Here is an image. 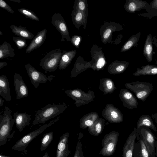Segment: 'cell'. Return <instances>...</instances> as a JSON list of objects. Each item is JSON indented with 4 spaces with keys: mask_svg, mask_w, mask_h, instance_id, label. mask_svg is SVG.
I'll return each mask as SVG.
<instances>
[{
    "mask_svg": "<svg viewBox=\"0 0 157 157\" xmlns=\"http://www.w3.org/2000/svg\"><path fill=\"white\" fill-rule=\"evenodd\" d=\"M60 117L52 120L47 124H44L37 129L25 136L18 140L12 147L11 149L17 151H25L28 145L38 136L42 133L48 128L52 126L59 120Z\"/></svg>",
    "mask_w": 157,
    "mask_h": 157,
    "instance_id": "3957f363",
    "label": "cell"
},
{
    "mask_svg": "<svg viewBox=\"0 0 157 157\" xmlns=\"http://www.w3.org/2000/svg\"><path fill=\"white\" fill-rule=\"evenodd\" d=\"M118 135L109 133L104 137L102 142V148L100 153L105 156H109L114 152Z\"/></svg>",
    "mask_w": 157,
    "mask_h": 157,
    "instance_id": "9c48e42d",
    "label": "cell"
},
{
    "mask_svg": "<svg viewBox=\"0 0 157 157\" xmlns=\"http://www.w3.org/2000/svg\"><path fill=\"white\" fill-rule=\"evenodd\" d=\"M42 157H50L48 155V153L47 152H46L44 154L43 156Z\"/></svg>",
    "mask_w": 157,
    "mask_h": 157,
    "instance_id": "f6af8a7d",
    "label": "cell"
},
{
    "mask_svg": "<svg viewBox=\"0 0 157 157\" xmlns=\"http://www.w3.org/2000/svg\"><path fill=\"white\" fill-rule=\"evenodd\" d=\"M66 107L62 104H49L36 111L33 124L44 123L48 121L59 115L65 109Z\"/></svg>",
    "mask_w": 157,
    "mask_h": 157,
    "instance_id": "6da1fadb",
    "label": "cell"
},
{
    "mask_svg": "<svg viewBox=\"0 0 157 157\" xmlns=\"http://www.w3.org/2000/svg\"><path fill=\"white\" fill-rule=\"evenodd\" d=\"M88 16V15L87 1L86 0H76L74 5Z\"/></svg>",
    "mask_w": 157,
    "mask_h": 157,
    "instance_id": "4316f807",
    "label": "cell"
},
{
    "mask_svg": "<svg viewBox=\"0 0 157 157\" xmlns=\"http://www.w3.org/2000/svg\"><path fill=\"white\" fill-rule=\"evenodd\" d=\"M66 52L60 48L49 52L41 59L40 65L46 71H54L59 66L62 56Z\"/></svg>",
    "mask_w": 157,
    "mask_h": 157,
    "instance_id": "277c9868",
    "label": "cell"
},
{
    "mask_svg": "<svg viewBox=\"0 0 157 157\" xmlns=\"http://www.w3.org/2000/svg\"><path fill=\"white\" fill-rule=\"evenodd\" d=\"M126 87L132 91L136 98L144 102L150 95L153 89L151 83L137 81L127 83Z\"/></svg>",
    "mask_w": 157,
    "mask_h": 157,
    "instance_id": "5b68a950",
    "label": "cell"
},
{
    "mask_svg": "<svg viewBox=\"0 0 157 157\" xmlns=\"http://www.w3.org/2000/svg\"><path fill=\"white\" fill-rule=\"evenodd\" d=\"M82 37L78 35H74L71 38V43L75 47L78 48Z\"/></svg>",
    "mask_w": 157,
    "mask_h": 157,
    "instance_id": "1f68e13d",
    "label": "cell"
},
{
    "mask_svg": "<svg viewBox=\"0 0 157 157\" xmlns=\"http://www.w3.org/2000/svg\"><path fill=\"white\" fill-rule=\"evenodd\" d=\"M11 1H13V2H17L18 3H20L21 2L20 0H10Z\"/></svg>",
    "mask_w": 157,
    "mask_h": 157,
    "instance_id": "bcb514c9",
    "label": "cell"
},
{
    "mask_svg": "<svg viewBox=\"0 0 157 157\" xmlns=\"http://www.w3.org/2000/svg\"><path fill=\"white\" fill-rule=\"evenodd\" d=\"M3 35V33H2V31H0V35Z\"/></svg>",
    "mask_w": 157,
    "mask_h": 157,
    "instance_id": "c3c4849f",
    "label": "cell"
},
{
    "mask_svg": "<svg viewBox=\"0 0 157 157\" xmlns=\"http://www.w3.org/2000/svg\"><path fill=\"white\" fill-rule=\"evenodd\" d=\"M7 76L2 75L0 76V96L6 101L11 100L9 82Z\"/></svg>",
    "mask_w": 157,
    "mask_h": 157,
    "instance_id": "d6986e66",
    "label": "cell"
},
{
    "mask_svg": "<svg viewBox=\"0 0 157 157\" xmlns=\"http://www.w3.org/2000/svg\"><path fill=\"white\" fill-rule=\"evenodd\" d=\"M135 40L133 38L129 39L123 46L121 52H123L128 50L133 45Z\"/></svg>",
    "mask_w": 157,
    "mask_h": 157,
    "instance_id": "d6a6232c",
    "label": "cell"
},
{
    "mask_svg": "<svg viewBox=\"0 0 157 157\" xmlns=\"http://www.w3.org/2000/svg\"><path fill=\"white\" fill-rule=\"evenodd\" d=\"M25 67L31 82L35 88H37L40 84L45 83L49 80L43 73L37 71L29 64L25 65Z\"/></svg>",
    "mask_w": 157,
    "mask_h": 157,
    "instance_id": "30bf717a",
    "label": "cell"
},
{
    "mask_svg": "<svg viewBox=\"0 0 157 157\" xmlns=\"http://www.w3.org/2000/svg\"><path fill=\"white\" fill-rule=\"evenodd\" d=\"M111 115L112 117L113 118H116L118 117V114L114 111H112L111 113Z\"/></svg>",
    "mask_w": 157,
    "mask_h": 157,
    "instance_id": "ab89813d",
    "label": "cell"
},
{
    "mask_svg": "<svg viewBox=\"0 0 157 157\" xmlns=\"http://www.w3.org/2000/svg\"><path fill=\"white\" fill-rule=\"evenodd\" d=\"M128 6H126V8H128V10L130 12L134 11L136 9V5L133 2H131L128 3Z\"/></svg>",
    "mask_w": 157,
    "mask_h": 157,
    "instance_id": "8d00e7d4",
    "label": "cell"
},
{
    "mask_svg": "<svg viewBox=\"0 0 157 157\" xmlns=\"http://www.w3.org/2000/svg\"><path fill=\"white\" fill-rule=\"evenodd\" d=\"M51 23L60 33L62 37L61 41L64 42L65 38L67 41L71 42V38L67 24L60 14L56 13H54L52 17Z\"/></svg>",
    "mask_w": 157,
    "mask_h": 157,
    "instance_id": "52a82bcc",
    "label": "cell"
},
{
    "mask_svg": "<svg viewBox=\"0 0 157 157\" xmlns=\"http://www.w3.org/2000/svg\"><path fill=\"white\" fill-rule=\"evenodd\" d=\"M138 134L136 128H134L133 130L127 139L124 146L123 157H133L135 142Z\"/></svg>",
    "mask_w": 157,
    "mask_h": 157,
    "instance_id": "4fadbf2b",
    "label": "cell"
},
{
    "mask_svg": "<svg viewBox=\"0 0 157 157\" xmlns=\"http://www.w3.org/2000/svg\"><path fill=\"white\" fill-rule=\"evenodd\" d=\"M136 130L151 155L152 157H155V143L156 137L150 128L147 127L141 126Z\"/></svg>",
    "mask_w": 157,
    "mask_h": 157,
    "instance_id": "8992f818",
    "label": "cell"
},
{
    "mask_svg": "<svg viewBox=\"0 0 157 157\" xmlns=\"http://www.w3.org/2000/svg\"><path fill=\"white\" fill-rule=\"evenodd\" d=\"M12 32L19 37L27 39H33L34 35L27 30L25 27L19 26H17L13 25L10 26Z\"/></svg>",
    "mask_w": 157,
    "mask_h": 157,
    "instance_id": "603a6c76",
    "label": "cell"
},
{
    "mask_svg": "<svg viewBox=\"0 0 157 157\" xmlns=\"http://www.w3.org/2000/svg\"><path fill=\"white\" fill-rule=\"evenodd\" d=\"M155 155L157 157V140L155 141Z\"/></svg>",
    "mask_w": 157,
    "mask_h": 157,
    "instance_id": "7bdbcfd3",
    "label": "cell"
},
{
    "mask_svg": "<svg viewBox=\"0 0 157 157\" xmlns=\"http://www.w3.org/2000/svg\"><path fill=\"white\" fill-rule=\"evenodd\" d=\"M7 65V63L6 62L0 61V69Z\"/></svg>",
    "mask_w": 157,
    "mask_h": 157,
    "instance_id": "60d3db41",
    "label": "cell"
},
{
    "mask_svg": "<svg viewBox=\"0 0 157 157\" xmlns=\"http://www.w3.org/2000/svg\"><path fill=\"white\" fill-rule=\"evenodd\" d=\"M94 129V130L92 132V134L96 136L98 135L101 131L102 126L101 124L99 123L95 125V128Z\"/></svg>",
    "mask_w": 157,
    "mask_h": 157,
    "instance_id": "e575fe53",
    "label": "cell"
},
{
    "mask_svg": "<svg viewBox=\"0 0 157 157\" xmlns=\"http://www.w3.org/2000/svg\"><path fill=\"white\" fill-rule=\"evenodd\" d=\"M128 63L125 61L120 62L117 60L114 61L110 65V66L114 68L115 70L118 72H122L126 69Z\"/></svg>",
    "mask_w": 157,
    "mask_h": 157,
    "instance_id": "83f0119b",
    "label": "cell"
},
{
    "mask_svg": "<svg viewBox=\"0 0 157 157\" xmlns=\"http://www.w3.org/2000/svg\"><path fill=\"white\" fill-rule=\"evenodd\" d=\"M69 134L66 132L60 137L57 146L56 157H67L70 153L68 144Z\"/></svg>",
    "mask_w": 157,
    "mask_h": 157,
    "instance_id": "5bb4252c",
    "label": "cell"
},
{
    "mask_svg": "<svg viewBox=\"0 0 157 157\" xmlns=\"http://www.w3.org/2000/svg\"><path fill=\"white\" fill-rule=\"evenodd\" d=\"M135 142L133 157H152L147 149L141 138L139 136Z\"/></svg>",
    "mask_w": 157,
    "mask_h": 157,
    "instance_id": "ac0fdd59",
    "label": "cell"
},
{
    "mask_svg": "<svg viewBox=\"0 0 157 157\" xmlns=\"http://www.w3.org/2000/svg\"><path fill=\"white\" fill-rule=\"evenodd\" d=\"M152 48L151 42H148L147 40L144 48V53L147 57V59L149 62L152 60Z\"/></svg>",
    "mask_w": 157,
    "mask_h": 157,
    "instance_id": "4dcf8cb0",
    "label": "cell"
},
{
    "mask_svg": "<svg viewBox=\"0 0 157 157\" xmlns=\"http://www.w3.org/2000/svg\"><path fill=\"white\" fill-rule=\"evenodd\" d=\"M88 16L74 6L71 12L72 22L75 27L79 29L81 26H83L85 29L86 25Z\"/></svg>",
    "mask_w": 157,
    "mask_h": 157,
    "instance_id": "9a60e30c",
    "label": "cell"
},
{
    "mask_svg": "<svg viewBox=\"0 0 157 157\" xmlns=\"http://www.w3.org/2000/svg\"><path fill=\"white\" fill-rule=\"evenodd\" d=\"M106 86L108 89H111L113 86L112 82L110 80H108L106 82Z\"/></svg>",
    "mask_w": 157,
    "mask_h": 157,
    "instance_id": "f35d334b",
    "label": "cell"
},
{
    "mask_svg": "<svg viewBox=\"0 0 157 157\" xmlns=\"http://www.w3.org/2000/svg\"><path fill=\"white\" fill-rule=\"evenodd\" d=\"M18 11L26 18L36 21L40 20L39 18L36 14L29 10L25 8H20L18 9Z\"/></svg>",
    "mask_w": 157,
    "mask_h": 157,
    "instance_id": "f1b7e54d",
    "label": "cell"
},
{
    "mask_svg": "<svg viewBox=\"0 0 157 157\" xmlns=\"http://www.w3.org/2000/svg\"><path fill=\"white\" fill-rule=\"evenodd\" d=\"M90 53L92 61H94L96 64V67L98 69L102 68L106 62L102 48L99 47L96 44H94L92 47Z\"/></svg>",
    "mask_w": 157,
    "mask_h": 157,
    "instance_id": "7c38bea8",
    "label": "cell"
},
{
    "mask_svg": "<svg viewBox=\"0 0 157 157\" xmlns=\"http://www.w3.org/2000/svg\"><path fill=\"white\" fill-rule=\"evenodd\" d=\"M0 157H12L10 156H8L5 155H3L0 154Z\"/></svg>",
    "mask_w": 157,
    "mask_h": 157,
    "instance_id": "7dc6e473",
    "label": "cell"
},
{
    "mask_svg": "<svg viewBox=\"0 0 157 157\" xmlns=\"http://www.w3.org/2000/svg\"><path fill=\"white\" fill-rule=\"evenodd\" d=\"M143 126L151 129L155 132L157 131V128L152 118L147 114L142 115L139 117L137 123L136 129H137L140 127Z\"/></svg>",
    "mask_w": 157,
    "mask_h": 157,
    "instance_id": "44dd1931",
    "label": "cell"
},
{
    "mask_svg": "<svg viewBox=\"0 0 157 157\" xmlns=\"http://www.w3.org/2000/svg\"><path fill=\"white\" fill-rule=\"evenodd\" d=\"M65 92L68 95L71 94L74 97H79L81 96V94L80 92L76 90H73L71 91L70 90H67Z\"/></svg>",
    "mask_w": 157,
    "mask_h": 157,
    "instance_id": "d590c367",
    "label": "cell"
},
{
    "mask_svg": "<svg viewBox=\"0 0 157 157\" xmlns=\"http://www.w3.org/2000/svg\"><path fill=\"white\" fill-rule=\"evenodd\" d=\"M47 32V30L45 28L39 32L29 45L25 52L30 53L34 49L40 47L45 40Z\"/></svg>",
    "mask_w": 157,
    "mask_h": 157,
    "instance_id": "2e32d148",
    "label": "cell"
},
{
    "mask_svg": "<svg viewBox=\"0 0 157 157\" xmlns=\"http://www.w3.org/2000/svg\"><path fill=\"white\" fill-rule=\"evenodd\" d=\"M77 53L76 50L67 52L62 56L58 67L60 70L65 69L71 63Z\"/></svg>",
    "mask_w": 157,
    "mask_h": 157,
    "instance_id": "cb8c5ba5",
    "label": "cell"
},
{
    "mask_svg": "<svg viewBox=\"0 0 157 157\" xmlns=\"http://www.w3.org/2000/svg\"><path fill=\"white\" fill-rule=\"evenodd\" d=\"M121 29V26L116 22H105L101 26L100 29L101 42L105 44L111 43L113 33Z\"/></svg>",
    "mask_w": 157,
    "mask_h": 157,
    "instance_id": "ba28073f",
    "label": "cell"
},
{
    "mask_svg": "<svg viewBox=\"0 0 157 157\" xmlns=\"http://www.w3.org/2000/svg\"><path fill=\"white\" fill-rule=\"evenodd\" d=\"M12 38L18 49H21L26 47L27 41L25 39L20 37H13Z\"/></svg>",
    "mask_w": 157,
    "mask_h": 157,
    "instance_id": "f546056e",
    "label": "cell"
},
{
    "mask_svg": "<svg viewBox=\"0 0 157 157\" xmlns=\"http://www.w3.org/2000/svg\"><path fill=\"white\" fill-rule=\"evenodd\" d=\"M14 86L16 94V99L19 100L26 97L29 94L27 87L21 76L16 73L14 76Z\"/></svg>",
    "mask_w": 157,
    "mask_h": 157,
    "instance_id": "8fae6325",
    "label": "cell"
},
{
    "mask_svg": "<svg viewBox=\"0 0 157 157\" xmlns=\"http://www.w3.org/2000/svg\"><path fill=\"white\" fill-rule=\"evenodd\" d=\"M4 101V100L1 97H0V107L3 105Z\"/></svg>",
    "mask_w": 157,
    "mask_h": 157,
    "instance_id": "ee69618b",
    "label": "cell"
},
{
    "mask_svg": "<svg viewBox=\"0 0 157 157\" xmlns=\"http://www.w3.org/2000/svg\"><path fill=\"white\" fill-rule=\"evenodd\" d=\"M12 111L6 107L2 115H0V146L6 144L10 138V133L15 123L12 118Z\"/></svg>",
    "mask_w": 157,
    "mask_h": 157,
    "instance_id": "7a4b0ae2",
    "label": "cell"
},
{
    "mask_svg": "<svg viewBox=\"0 0 157 157\" xmlns=\"http://www.w3.org/2000/svg\"><path fill=\"white\" fill-rule=\"evenodd\" d=\"M84 124L86 126H91L93 124V121L90 120H87L85 121Z\"/></svg>",
    "mask_w": 157,
    "mask_h": 157,
    "instance_id": "74e56055",
    "label": "cell"
},
{
    "mask_svg": "<svg viewBox=\"0 0 157 157\" xmlns=\"http://www.w3.org/2000/svg\"><path fill=\"white\" fill-rule=\"evenodd\" d=\"M151 117L152 118L155 120V122L157 124V113H155L153 114H152L151 115Z\"/></svg>",
    "mask_w": 157,
    "mask_h": 157,
    "instance_id": "b9f144b4",
    "label": "cell"
},
{
    "mask_svg": "<svg viewBox=\"0 0 157 157\" xmlns=\"http://www.w3.org/2000/svg\"><path fill=\"white\" fill-rule=\"evenodd\" d=\"M122 97L124 104L126 107L131 109L137 108L138 103L136 98L128 90H123Z\"/></svg>",
    "mask_w": 157,
    "mask_h": 157,
    "instance_id": "ffe728a7",
    "label": "cell"
},
{
    "mask_svg": "<svg viewBox=\"0 0 157 157\" xmlns=\"http://www.w3.org/2000/svg\"><path fill=\"white\" fill-rule=\"evenodd\" d=\"M53 132L51 131L44 134L41 139V147L40 150L43 151L46 150L52 141L53 138Z\"/></svg>",
    "mask_w": 157,
    "mask_h": 157,
    "instance_id": "484cf974",
    "label": "cell"
},
{
    "mask_svg": "<svg viewBox=\"0 0 157 157\" xmlns=\"http://www.w3.org/2000/svg\"><path fill=\"white\" fill-rule=\"evenodd\" d=\"M15 120V125L20 132L22 131L23 129L30 123L31 115L26 113H18L16 111L13 115Z\"/></svg>",
    "mask_w": 157,
    "mask_h": 157,
    "instance_id": "e0dca14e",
    "label": "cell"
},
{
    "mask_svg": "<svg viewBox=\"0 0 157 157\" xmlns=\"http://www.w3.org/2000/svg\"><path fill=\"white\" fill-rule=\"evenodd\" d=\"M0 6L7 11L13 14L14 11L4 1L0 0Z\"/></svg>",
    "mask_w": 157,
    "mask_h": 157,
    "instance_id": "836d02e7",
    "label": "cell"
},
{
    "mask_svg": "<svg viewBox=\"0 0 157 157\" xmlns=\"http://www.w3.org/2000/svg\"><path fill=\"white\" fill-rule=\"evenodd\" d=\"M157 74V66L147 65L137 69L133 75L136 77L140 75H155Z\"/></svg>",
    "mask_w": 157,
    "mask_h": 157,
    "instance_id": "7402d4cb",
    "label": "cell"
},
{
    "mask_svg": "<svg viewBox=\"0 0 157 157\" xmlns=\"http://www.w3.org/2000/svg\"><path fill=\"white\" fill-rule=\"evenodd\" d=\"M14 49L10 44L6 41H4L0 46V59H3L9 57H13L15 56Z\"/></svg>",
    "mask_w": 157,
    "mask_h": 157,
    "instance_id": "d4e9b609",
    "label": "cell"
}]
</instances>
